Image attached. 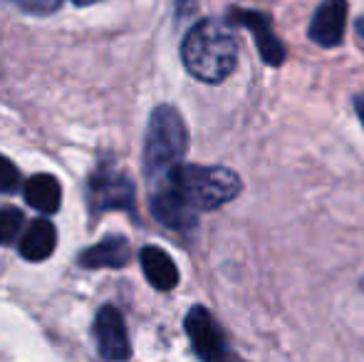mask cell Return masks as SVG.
I'll use <instances>...</instances> for the list:
<instances>
[{"label": "cell", "mask_w": 364, "mask_h": 362, "mask_svg": "<svg viewBox=\"0 0 364 362\" xmlns=\"http://www.w3.org/2000/svg\"><path fill=\"white\" fill-rule=\"evenodd\" d=\"M25 201L43 213H55L63 203V186L53 174H35L23 188Z\"/></svg>", "instance_id": "obj_13"}, {"label": "cell", "mask_w": 364, "mask_h": 362, "mask_svg": "<svg viewBox=\"0 0 364 362\" xmlns=\"http://www.w3.org/2000/svg\"><path fill=\"white\" fill-rule=\"evenodd\" d=\"M141 271H144L146 280L156 290H173L178 285V268L173 263V258L168 256L164 248L159 246H144L139 251Z\"/></svg>", "instance_id": "obj_10"}, {"label": "cell", "mask_w": 364, "mask_h": 362, "mask_svg": "<svg viewBox=\"0 0 364 362\" xmlns=\"http://www.w3.org/2000/svg\"><path fill=\"white\" fill-rule=\"evenodd\" d=\"M149 211L159 223L173 231H191L198 223V211H193L168 183L156 181L154 183L151 198H149Z\"/></svg>", "instance_id": "obj_6"}, {"label": "cell", "mask_w": 364, "mask_h": 362, "mask_svg": "<svg viewBox=\"0 0 364 362\" xmlns=\"http://www.w3.org/2000/svg\"><path fill=\"white\" fill-rule=\"evenodd\" d=\"M23 13L30 15H50L63 5V0H13Z\"/></svg>", "instance_id": "obj_16"}, {"label": "cell", "mask_w": 364, "mask_h": 362, "mask_svg": "<svg viewBox=\"0 0 364 362\" xmlns=\"http://www.w3.org/2000/svg\"><path fill=\"white\" fill-rule=\"evenodd\" d=\"M347 0H322L312 13L307 38L320 48H337L347 33Z\"/></svg>", "instance_id": "obj_8"}, {"label": "cell", "mask_w": 364, "mask_h": 362, "mask_svg": "<svg viewBox=\"0 0 364 362\" xmlns=\"http://www.w3.org/2000/svg\"><path fill=\"white\" fill-rule=\"evenodd\" d=\"M355 30H357V35H360V38L364 40V15H362L360 20H357V23H355Z\"/></svg>", "instance_id": "obj_18"}, {"label": "cell", "mask_w": 364, "mask_h": 362, "mask_svg": "<svg viewBox=\"0 0 364 362\" xmlns=\"http://www.w3.org/2000/svg\"><path fill=\"white\" fill-rule=\"evenodd\" d=\"M235 25L250 30L255 38V48H258V55L265 65L270 68H280V65L288 60V50L280 43V38L273 33V23L265 13H255V10H233L228 15Z\"/></svg>", "instance_id": "obj_7"}, {"label": "cell", "mask_w": 364, "mask_h": 362, "mask_svg": "<svg viewBox=\"0 0 364 362\" xmlns=\"http://www.w3.org/2000/svg\"><path fill=\"white\" fill-rule=\"evenodd\" d=\"M20 188V171L10 159L0 156V193H13Z\"/></svg>", "instance_id": "obj_15"}, {"label": "cell", "mask_w": 364, "mask_h": 362, "mask_svg": "<svg viewBox=\"0 0 364 362\" xmlns=\"http://www.w3.org/2000/svg\"><path fill=\"white\" fill-rule=\"evenodd\" d=\"M23 223H25V218L20 208H13V206L0 208V246L15 241L20 228H23Z\"/></svg>", "instance_id": "obj_14"}, {"label": "cell", "mask_w": 364, "mask_h": 362, "mask_svg": "<svg viewBox=\"0 0 364 362\" xmlns=\"http://www.w3.org/2000/svg\"><path fill=\"white\" fill-rule=\"evenodd\" d=\"M352 102H355V112H357V117H360V122H362V127H364V97L357 95Z\"/></svg>", "instance_id": "obj_17"}, {"label": "cell", "mask_w": 364, "mask_h": 362, "mask_svg": "<svg viewBox=\"0 0 364 362\" xmlns=\"http://www.w3.org/2000/svg\"><path fill=\"white\" fill-rule=\"evenodd\" d=\"M58 246V231L48 218H35L20 238V256L25 261H45Z\"/></svg>", "instance_id": "obj_12"}, {"label": "cell", "mask_w": 364, "mask_h": 362, "mask_svg": "<svg viewBox=\"0 0 364 362\" xmlns=\"http://www.w3.org/2000/svg\"><path fill=\"white\" fill-rule=\"evenodd\" d=\"M134 183L127 174L114 169H100L90 179L87 186V201H90L92 213H105V211H119L134 208Z\"/></svg>", "instance_id": "obj_4"}, {"label": "cell", "mask_w": 364, "mask_h": 362, "mask_svg": "<svg viewBox=\"0 0 364 362\" xmlns=\"http://www.w3.org/2000/svg\"><path fill=\"white\" fill-rule=\"evenodd\" d=\"M188 149V132L181 112L171 105H159L149 117L144 137V169L149 179H161L183 159Z\"/></svg>", "instance_id": "obj_3"}, {"label": "cell", "mask_w": 364, "mask_h": 362, "mask_svg": "<svg viewBox=\"0 0 364 362\" xmlns=\"http://www.w3.org/2000/svg\"><path fill=\"white\" fill-rule=\"evenodd\" d=\"M193 208V211H216L230 203L240 191L243 181L233 169L225 166H201V164H181L166 171L161 179Z\"/></svg>", "instance_id": "obj_2"}, {"label": "cell", "mask_w": 364, "mask_h": 362, "mask_svg": "<svg viewBox=\"0 0 364 362\" xmlns=\"http://www.w3.org/2000/svg\"><path fill=\"white\" fill-rule=\"evenodd\" d=\"M181 60L188 75L206 85H218L238 65V43L228 25L201 20L181 43Z\"/></svg>", "instance_id": "obj_1"}, {"label": "cell", "mask_w": 364, "mask_h": 362, "mask_svg": "<svg viewBox=\"0 0 364 362\" xmlns=\"http://www.w3.org/2000/svg\"><path fill=\"white\" fill-rule=\"evenodd\" d=\"M132 248L124 236H107L92 248L82 251L80 263L85 268H122L129 263Z\"/></svg>", "instance_id": "obj_11"}, {"label": "cell", "mask_w": 364, "mask_h": 362, "mask_svg": "<svg viewBox=\"0 0 364 362\" xmlns=\"http://www.w3.org/2000/svg\"><path fill=\"white\" fill-rule=\"evenodd\" d=\"M73 3L82 8V5H95V3H100V0H73Z\"/></svg>", "instance_id": "obj_19"}, {"label": "cell", "mask_w": 364, "mask_h": 362, "mask_svg": "<svg viewBox=\"0 0 364 362\" xmlns=\"http://www.w3.org/2000/svg\"><path fill=\"white\" fill-rule=\"evenodd\" d=\"M183 330H186L191 348L196 353V358L206 362H216L228 358V348H225V335L218 328L216 318L208 313L203 305H193L186 313L183 320Z\"/></svg>", "instance_id": "obj_5"}, {"label": "cell", "mask_w": 364, "mask_h": 362, "mask_svg": "<svg viewBox=\"0 0 364 362\" xmlns=\"http://www.w3.org/2000/svg\"><path fill=\"white\" fill-rule=\"evenodd\" d=\"M183 3H186V0H176V5H178V8H181Z\"/></svg>", "instance_id": "obj_20"}, {"label": "cell", "mask_w": 364, "mask_h": 362, "mask_svg": "<svg viewBox=\"0 0 364 362\" xmlns=\"http://www.w3.org/2000/svg\"><path fill=\"white\" fill-rule=\"evenodd\" d=\"M97 350L105 360H127L132 355L124 318L114 305H105L95 318Z\"/></svg>", "instance_id": "obj_9"}]
</instances>
